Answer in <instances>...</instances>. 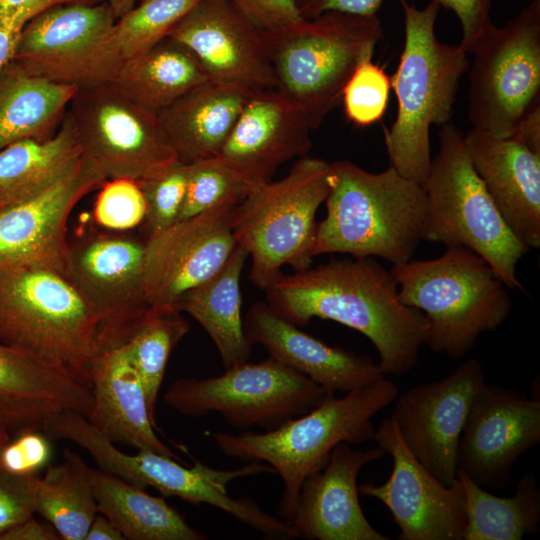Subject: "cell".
<instances>
[{
	"mask_svg": "<svg viewBox=\"0 0 540 540\" xmlns=\"http://www.w3.org/2000/svg\"><path fill=\"white\" fill-rule=\"evenodd\" d=\"M265 291L272 310L296 326L317 317L363 334L377 350L385 375L410 372L426 342L425 315L401 302L392 273L374 257L333 259L282 272Z\"/></svg>",
	"mask_w": 540,
	"mask_h": 540,
	"instance_id": "1",
	"label": "cell"
},
{
	"mask_svg": "<svg viewBox=\"0 0 540 540\" xmlns=\"http://www.w3.org/2000/svg\"><path fill=\"white\" fill-rule=\"evenodd\" d=\"M326 216L316 225L312 256L343 253L411 259L425 239L428 202L422 184L394 167L369 172L349 160L330 163Z\"/></svg>",
	"mask_w": 540,
	"mask_h": 540,
	"instance_id": "2",
	"label": "cell"
},
{
	"mask_svg": "<svg viewBox=\"0 0 540 540\" xmlns=\"http://www.w3.org/2000/svg\"><path fill=\"white\" fill-rule=\"evenodd\" d=\"M399 2L404 14V46L390 77L397 113L384 142L390 166L423 184L432 160L430 128L449 123L460 80L470 62L460 45L436 37L437 0H430L424 8L408 0Z\"/></svg>",
	"mask_w": 540,
	"mask_h": 540,
	"instance_id": "3",
	"label": "cell"
},
{
	"mask_svg": "<svg viewBox=\"0 0 540 540\" xmlns=\"http://www.w3.org/2000/svg\"><path fill=\"white\" fill-rule=\"evenodd\" d=\"M398 394L395 383L383 377L342 397L329 393L309 412L271 430L238 434L207 431V435L228 457L263 461L280 475L283 493L278 511L289 522L305 478L325 467L337 444L373 440L372 417L393 403Z\"/></svg>",
	"mask_w": 540,
	"mask_h": 540,
	"instance_id": "4",
	"label": "cell"
},
{
	"mask_svg": "<svg viewBox=\"0 0 540 540\" xmlns=\"http://www.w3.org/2000/svg\"><path fill=\"white\" fill-rule=\"evenodd\" d=\"M401 302L428 321L425 344L453 360L465 356L479 336L496 330L512 308L508 287L479 254L446 247L430 260H409L390 270Z\"/></svg>",
	"mask_w": 540,
	"mask_h": 540,
	"instance_id": "5",
	"label": "cell"
},
{
	"mask_svg": "<svg viewBox=\"0 0 540 540\" xmlns=\"http://www.w3.org/2000/svg\"><path fill=\"white\" fill-rule=\"evenodd\" d=\"M276 88L306 111L312 129L341 103L343 89L357 65L372 57L383 37L377 15L336 11L261 30Z\"/></svg>",
	"mask_w": 540,
	"mask_h": 540,
	"instance_id": "6",
	"label": "cell"
},
{
	"mask_svg": "<svg viewBox=\"0 0 540 540\" xmlns=\"http://www.w3.org/2000/svg\"><path fill=\"white\" fill-rule=\"evenodd\" d=\"M100 321L63 275L36 268L0 269V341L63 369L90 386Z\"/></svg>",
	"mask_w": 540,
	"mask_h": 540,
	"instance_id": "7",
	"label": "cell"
},
{
	"mask_svg": "<svg viewBox=\"0 0 540 540\" xmlns=\"http://www.w3.org/2000/svg\"><path fill=\"white\" fill-rule=\"evenodd\" d=\"M330 163L303 156L286 176L253 186L236 206L232 232L251 258L249 279L265 290L289 265L310 267L315 216L329 193Z\"/></svg>",
	"mask_w": 540,
	"mask_h": 540,
	"instance_id": "8",
	"label": "cell"
},
{
	"mask_svg": "<svg viewBox=\"0 0 540 540\" xmlns=\"http://www.w3.org/2000/svg\"><path fill=\"white\" fill-rule=\"evenodd\" d=\"M427 196L425 239L466 247L482 256L509 289H521L517 263L530 250L511 232L476 173L453 124L441 126L438 150L422 184Z\"/></svg>",
	"mask_w": 540,
	"mask_h": 540,
	"instance_id": "9",
	"label": "cell"
},
{
	"mask_svg": "<svg viewBox=\"0 0 540 540\" xmlns=\"http://www.w3.org/2000/svg\"><path fill=\"white\" fill-rule=\"evenodd\" d=\"M469 64L472 128L511 137L540 108V0H531L502 26L482 34Z\"/></svg>",
	"mask_w": 540,
	"mask_h": 540,
	"instance_id": "10",
	"label": "cell"
},
{
	"mask_svg": "<svg viewBox=\"0 0 540 540\" xmlns=\"http://www.w3.org/2000/svg\"><path fill=\"white\" fill-rule=\"evenodd\" d=\"M327 394L309 377L269 357L226 369L215 377L180 378L163 399L185 416L217 412L236 429L257 426L271 430L309 412Z\"/></svg>",
	"mask_w": 540,
	"mask_h": 540,
	"instance_id": "11",
	"label": "cell"
},
{
	"mask_svg": "<svg viewBox=\"0 0 540 540\" xmlns=\"http://www.w3.org/2000/svg\"><path fill=\"white\" fill-rule=\"evenodd\" d=\"M116 20L104 1L51 7L23 27L12 61L28 75L79 89L112 82L123 62Z\"/></svg>",
	"mask_w": 540,
	"mask_h": 540,
	"instance_id": "12",
	"label": "cell"
},
{
	"mask_svg": "<svg viewBox=\"0 0 540 540\" xmlns=\"http://www.w3.org/2000/svg\"><path fill=\"white\" fill-rule=\"evenodd\" d=\"M67 113L84 158L106 180L141 181L178 161L158 113L112 82L78 89Z\"/></svg>",
	"mask_w": 540,
	"mask_h": 540,
	"instance_id": "13",
	"label": "cell"
},
{
	"mask_svg": "<svg viewBox=\"0 0 540 540\" xmlns=\"http://www.w3.org/2000/svg\"><path fill=\"white\" fill-rule=\"evenodd\" d=\"M146 238L89 232L70 243L66 278L100 321L99 353L127 342L150 312L143 289Z\"/></svg>",
	"mask_w": 540,
	"mask_h": 540,
	"instance_id": "14",
	"label": "cell"
},
{
	"mask_svg": "<svg viewBox=\"0 0 540 540\" xmlns=\"http://www.w3.org/2000/svg\"><path fill=\"white\" fill-rule=\"evenodd\" d=\"M243 199L229 197L146 238L143 289L150 310L180 312L181 297L222 268L237 246L232 219Z\"/></svg>",
	"mask_w": 540,
	"mask_h": 540,
	"instance_id": "15",
	"label": "cell"
},
{
	"mask_svg": "<svg viewBox=\"0 0 540 540\" xmlns=\"http://www.w3.org/2000/svg\"><path fill=\"white\" fill-rule=\"evenodd\" d=\"M377 446L393 459L381 485L364 483L358 492L380 500L399 528V540H463L464 492L457 479L447 486L426 469L404 443L390 416L375 430Z\"/></svg>",
	"mask_w": 540,
	"mask_h": 540,
	"instance_id": "16",
	"label": "cell"
},
{
	"mask_svg": "<svg viewBox=\"0 0 540 540\" xmlns=\"http://www.w3.org/2000/svg\"><path fill=\"white\" fill-rule=\"evenodd\" d=\"M485 383L482 364L462 362L451 374L396 397L391 415L415 458L443 484L457 481L459 439L477 391Z\"/></svg>",
	"mask_w": 540,
	"mask_h": 540,
	"instance_id": "17",
	"label": "cell"
},
{
	"mask_svg": "<svg viewBox=\"0 0 540 540\" xmlns=\"http://www.w3.org/2000/svg\"><path fill=\"white\" fill-rule=\"evenodd\" d=\"M106 181L86 158L39 194L0 205V269L36 268L67 276L69 216L87 194Z\"/></svg>",
	"mask_w": 540,
	"mask_h": 540,
	"instance_id": "18",
	"label": "cell"
},
{
	"mask_svg": "<svg viewBox=\"0 0 540 540\" xmlns=\"http://www.w3.org/2000/svg\"><path fill=\"white\" fill-rule=\"evenodd\" d=\"M540 443V401L498 384L475 394L457 450L458 470L483 488L500 490L515 462Z\"/></svg>",
	"mask_w": 540,
	"mask_h": 540,
	"instance_id": "19",
	"label": "cell"
},
{
	"mask_svg": "<svg viewBox=\"0 0 540 540\" xmlns=\"http://www.w3.org/2000/svg\"><path fill=\"white\" fill-rule=\"evenodd\" d=\"M305 109L278 88L255 89L218 157L251 187L270 181L285 162L308 155Z\"/></svg>",
	"mask_w": 540,
	"mask_h": 540,
	"instance_id": "20",
	"label": "cell"
},
{
	"mask_svg": "<svg viewBox=\"0 0 540 540\" xmlns=\"http://www.w3.org/2000/svg\"><path fill=\"white\" fill-rule=\"evenodd\" d=\"M169 37L193 52L209 79L276 88L261 30L229 0H199Z\"/></svg>",
	"mask_w": 540,
	"mask_h": 540,
	"instance_id": "21",
	"label": "cell"
},
{
	"mask_svg": "<svg viewBox=\"0 0 540 540\" xmlns=\"http://www.w3.org/2000/svg\"><path fill=\"white\" fill-rule=\"evenodd\" d=\"M385 455L378 446L359 451L345 442L337 444L325 467L301 485L289 521L299 535L319 540H388L365 517L357 486L360 470Z\"/></svg>",
	"mask_w": 540,
	"mask_h": 540,
	"instance_id": "22",
	"label": "cell"
},
{
	"mask_svg": "<svg viewBox=\"0 0 540 540\" xmlns=\"http://www.w3.org/2000/svg\"><path fill=\"white\" fill-rule=\"evenodd\" d=\"M469 159L505 224L529 250L540 247V153L511 136L471 128Z\"/></svg>",
	"mask_w": 540,
	"mask_h": 540,
	"instance_id": "23",
	"label": "cell"
},
{
	"mask_svg": "<svg viewBox=\"0 0 540 540\" xmlns=\"http://www.w3.org/2000/svg\"><path fill=\"white\" fill-rule=\"evenodd\" d=\"M250 344H260L269 357L304 374L326 392L348 393L385 377L378 364L300 330L266 303L254 302L243 321Z\"/></svg>",
	"mask_w": 540,
	"mask_h": 540,
	"instance_id": "24",
	"label": "cell"
},
{
	"mask_svg": "<svg viewBox=\"0 0 540 540\" xmlns=\"http://www.w3.org/2000/svg\"><path fill=\"white\" fill-rule=\"evenodd\" d=\"M93 404L90 386L0 341V421L16 433L42 430L63 411L88 417Z\"/></svg>",
	"mask_w": 540,
	"mask_h": 540,
	"instance_id": "25",
	"label": "cell"
},
{
	"mask_svg": "<svg viewBox=\"0 0 540 540\" xmlns=\"http://www.w3.org/2000/svg\"><path fill=\"white\" fill-rule=\"evenodd\" d=\"M89 422L113 443L182 459L156 435L141 380L126 344L98 353L89 366Z\"/></svg>",
	"mask_w": 540,
	"mask_h": 540,
	"instance_id": "26",
	"label": "cell"
},
{
	"mask_svg": "<svg viewBox=\"0 0 540 540\" xmlns=\"http://www.w3.org/2000/svg\"><path fill=\"white\" fill-rule=\"evenodd\" d=\"M255 89L209 79L158 113L183 163L219 156Z\"/></svg>",
	"mask_w": 540,
	"mask_h": 540,
	"instance_id": "27",
	"label": "cell"
},
{
	"mask_svg": "<svg viewBox=\"0 0 540 540\" xmlns=\"http://www.w3.org/2000/svg\"><path fill=\"white\" fill-rule=\"evenodd\" d=\"M249 257L237 244L226 263L213 276L186 292L178 310L191 315L215 344L224 369L248 362L251 344L241 315L240 277Z\"/></svg>",
	"mask_w": 540,
	"mask_h": 540,
	"instance_id": "28",
	"label": "cell"
},
{
	"mask_svg": "<svg viewBox=\"0 0 540 540\" xmlns=\"http://www.w3.org/2000/svg\"><path fill=\"white\" fill-rule=\"evenodd\" d=\"M78 89L28 75L11 61L0 73V150L20 140L52 137Z\"/></svg>",
	"mask_w": 540,
	"mask_h": 540,
	"instance_id": "29",
	"label": "cell"
},
{
	"mask_svg": "<svg viewBox=\"0 0 540 540\" xmlns=\"http://www.w3.org/2000/svg\"><path fill=\"white\" fill-rule=\"evenodd\" d=\"M88 478L98 512L128 540H205L184 517L155 497L103 470L88 467Z\"/></svg>",
	"mask_w": 540,
	"mask_h": 540,
	"instance_id": "30",
	"label": "cell"
},
{
	"mask_svg": "<svg viewBox=\"0 0 540 540\" xmlns=\"http://www.w3.org/2000/svg\"><path fill=\"white\" fill-rule=\"evenodd\" d=\"M82 159V147L66 113L52 137L20 140L0 150V205L39 194L74 170Z\"/></svg>",
	"mask_w": 540,
	"mask_h": 540,
	"instance_id": "31",
	"label": "cell"
},
{
	"mask_svg": "<svg viewBox=\"0 0 540 540\" xmlns=\"http://www.w3.org/2000/svg\"><path fill=\"white\" fill-rule=\"evenodd\" d=\"M207 80L193 52L168 36L124 60L112 83L134 101L159 113Z\"/></svg>",
	"mask_w": 540,
	"mask_h": 540,
	"instance_id": "32",
	"label": "cell"
},
{
	"mask_svg": "<svg viewBox=\"0 0 540 540\" xmlns=\"http://www.w3.org/2000/svg\"><path fill=\"white\" fill-rule=\"evenodd\" d=\"M457 478L465 500L463 540H520L537 531L540 488L533 472L522 475L510 497L489 493L460 470Z\"/></svg>",
	"mask_w": 540,
	"mask_h": 540,
	"instance_id": "33",
	"label": "cell"
},
{
	"mask_svg": "<svg viewBox=\"0 0 540 540\" xmlns=\"http://www.w3.org/2000/svg\"><path fill=\"white\" fill-rule=\"evenodd\" d=\"M82 458L69 450L57 465L48 466L43 478H33L35 513L58 532L61 539L84 540L98 509Z\"/></svg>",
	"mask_w": 540,
	"mask_h": 540,
	"instance_id": "34",
	"label": "cell"
},
{
	"mask_svg": "<svg viewBox=\"0 0 540 540\" xmlns=\"http://www.w3.org/2000/svg\"><path fill=\"white\" fill-rule=\"evenodd\" d=\"M180 312L150 310L131 338L125 342L130 360L141 380L150 419L155 428L156 404L169 356L189 331Z\"/></svg>",
	"mask_w": 540,
	"mask_h": 540,
	"instance_id": "35",
	"label": "cell"
},
{
	"mask_svg": "<svg viewBox=\"0 0 540 540\" xmlns=\"http://www.w3.org/2000/svg\"><path fill=\"white\" fill-rule=\"evenodd\" d=\"M199 0H142L117 18L114 41L124 61L170 35Z\"/></svg>",
	"mask_w": 540,
	"mask_h": 540,
	"instance_id": "36",
	"label": "cell"
},
{
	"mask_svg": "<svg viewBox=\"0 0 540 540\" xmlns=\"http://www.w3.org/2000/svg\"><path fill=\"white\" fill-rule=\"evenodd\" d=\"M251 188L218 156L188 163L185 197L177 221L196 216L229 197L244 198Z\"/></svg>",
	"mask_w": 540,
	"mask_h": 540,
	"instance_id": "37",
	"label": "cell"
},
{
	"mask_svg": "<svg viewBox=\"0 0 540 540\" xmlns=\"http://www.w3.org/2000/svg\"><path fill=\"white\" fill-rule=\"evenodd\" d=\"M390 90L385 70L372 57L363 59L343 89L341 102L347 119L358 127L378 122L386 112Z\"/></svg>",
	"mask_w": 540,
	"mask_h": 540,
	"instance_id": "38",
	"label": "cell"
},
{
	"mask_svg": "<svg viewBox=\"0 0 540 540\" xmlns=\"http://www.w3.org/2000/svg\"><path fill=\"white\" fill-rule=\"evenodd\" d=\"M187 164L176 161L156 176L138 181L146 201L143 229L146 238L178 219L186 191Z\"/></svg>",
	"mask_w": 540,
	"mask_h": 540,
	"instance_id": "39",
	"label": "cell"
},
{
	"mask_svg": "<svg viewBox=\"0 0 540 540\" xmlns=\"http://www.w3.org/2000/svg\"><path fill=\"white\" fill-rule=\"evenodd\" d=\"M99 190L93 217L101 228L126 232L143 224L146 201L138 181L129 178L110 179Z\"/></svg>",
	"mask_w": 540,
	"mask_h": 540,
	"instance_id": "40",
	"label": "cell"
},
{
	"mask_svg": "<svg viewBox=\"0 0 540 540\" xmlns=\"http://www.w3.org/2000/svg\"><path fill=\"white\" fill-rule=\"evenodd\" d=\"M50 438L42 430H23L0 447V469L18 476H36L52 457Z\"/></svg>",
	"mask_w": 540,
	"mask_h": 540,
	"instance_id": "41",
	"label": "cell"
},
{
	"mask_svg": "<svg viewBox=\"0 0 540 540\" xmlns=\"http://www.w3.org/2000/svg\"><path fill=\"white\" fill-rule=\"evenodd\" d=\"M33 478L0 469V533L35 514Z\"/></svg>",
	"mask_w": 540,
	"mask_h": 540,
	"instance_id": "42",
	"label": "cell"
},
{
	"mask_svg": "<svg viewBox=\"0 0 540 540\" xmlns=\"http://www.w3.org/2000/svg\"><path fill=\"white\" fill-rule=\"evenodd\" d=\"M493 0H437L440 6L452 10L458 17L462 37L460 47L471 53L478 40L492 24L490 12Z\"/></svg>",
	"mask_w": 540,
	"mask_h": 540,
	"instance_id": "43",
	"label": "cell"
},
{
	"mask_svg": "<svg viewBox=\"0 0 540 540\" xmlns=\"http://www.w3.org/2000/svg\"><path fill=\"white\" fill-rule=\"evenodd\" d=\"M260 30H272L301 18L293 0H229Z\"/></svg>",
	"mask_w": 540,
	"mask_h": 540,
	"instance_id": "44",
	"label": "cell"
},
{
	"mask_svg": "<svg viewBox=\"0 0 540 540\" xmlns=\"http://www.w3.org/2000/svg\"><path fill=\"white\" fill-rule=\"evenodd\" d=\"M98 0H0V25L22 30L35 16L45 10L67 3L97 2Z\"/></svg>",
	"mask_w": 540,
	"mask_h": 540,
	"instance_id": "45",
	"label": "cell"
},
{
	"mask_svg": "<svg viewBox=\"0 0 540 540\" xmlns=\"http://www.w3.org/2000/svg\"><path fill=\"white\" fill-rule=\"evenodd\" d=\"M302 19L336 11L354 15L374 16L384 0H293Z\"/></svg>",
	"mask_w": 540,
	"mask_h": 540,
	"instance_id": "46",
	"label": "cell"
},
{
	"mask_svg": "<svg viewBox=\"0 0 540 540\" xmlns=\"http://www.w3.org/2000/svg\"><path fill=\"white\" fill-rule=\"evenodd\" d=\"M59 538L58 532L50 523L38 521L34 515L0 533V540H57Z\"/></svg>",
	"mask_w": 540,
	"mask_h": 540,
	"instance_id": "47",
	"label": "cell"
},
{
	"mask_svg": "<svg viewBox=\"0 0 540 540\" xmlns=\"http://www.w3.org/2000/svg\"><path fill=\"white\" fill-rule=\"evenodd\" d=\"M513 137L519 139L532 151L540 153V108L532 111L523 120Z\"/></svg>",
	"mask_w": 540,
	"mask_h": 540,
	"instance_id": "48",
	"label": "cell"
},
{
	"mask_svg": "<svg viewBox=\"0 0 540 540\" xmlns=\"http://www.w3.org/2000/svg\"><path fill=\"white\" fill-rule=\"evenodd\" d=\"M116 526L103 514L94 517L84 540H123Z\"/></svg>",
	"mask_w": 540,
	"mask_h": 540,
	"instance_id": "49",
	"label": "cell"
},
{
	"mask_svg": "<svg viewBox=\"0 0 540 540\" xmlns=\"http://www.w3.org/2000/svg\"><path fill=\"white\" fill-rule=\"evenodd\" d=\"M21 30L0 25V73L14 58Z\"/></svg>",
	"mask_w": 540,
	"mask_h": 540,
	"instance_id": "50",
	"label": "cell"
},
{
	"mask_svg": "<svg viewBox=\"0 0 540 540\" xmlns=\"http://www.w3.org/2000/svg\"><path fill=\"white\" fill-rule=\"evenodd\" d=\"M98 1H104L108 3L112 7V9L114 10L118 18L122 14L130 10L134 6V3L136 0H98Z\"/></svg>",
	"mask_w": 540,
	"mask_h": 540,
	"instance_id": "51",
	"label": "cell"
},
{
	"mask_svg": "<svg viewBox=\"0 0 540 540\" xmlns=\"http://www.w3.org/2000/svg\"><path fill=\"white\" fill-rule=\"evenodd\" d=\"M10 432L8 429L4 426V424L0 421V447H2L5 443H7L10 440Z\"/></svg>",
	"mask_w": 540,
	"mask_h": 540,
	"instance_id": "52",
	"label": "cell"
}]
</instances>
